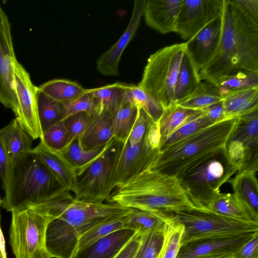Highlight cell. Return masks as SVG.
Wrapping results in <instances>:
<instances>
[{"label":"cell","instance_id":"50","mask_svg":"<svg viewBox=\"0 0 258 258\" xmlns=\"http://www.w3.org/2000/svg\"><path fill=\"white\" fill-rule=\"evenodd\" d=\"M203 113L214 123L226 119L222 101L212 104L201 110Z\"/></svg>","mask_w":258,"mask_h":258},{"label":"cell","instance_id":"9","mask_svg":"<svg viewBox=\"0 0 258 258\" xmlns=\"http://www.w3.org/2000/svg\"><path fill=\"white\" fill-rule=\"evenodd\" d=\"M10 244L15 258H51L45 234L51 217L31 208L12 212Z\"/></svg>","mask_w":258,"mask_h":258},{"label":"cell","instance_id":"54","mask_svg":"<svg viewBox=\"0 0 258 258\" xmlns=\"http://www.w3.org/2000/svg\"><path fill=\"white\" fill-rule=\"evenodd\" d=\"M217 258H234L233 256V254L232 255H226L224 256H221Z\"/></svg>","mask_w":258,"mask_h":258},{"label":"cell","instance_id":"17","mask_svg":"<svg viewBox=\"0 0 258 258\" xmlns=\"http://www.w3.org/2000/svg\"><path fill=\"white\" fill-rule=\"evenodd\" d=\"M146 0H135L132 15L128 25L118 41L97 59L96 67L102 75H119L118 63L121 54L135 35L143 14Z\"/></svg>","mask_w":258,"mask_h":258},{"label":"cell","instance_id":"36","mask_svg":"<svg viewBox=\"0 0 258 258\" xmlns=\"http://www.w3.org/2000/svg\"><path fill=\"white\" fill-rule=\"evenodd\" d=\"M127 102L142 107L156 122L158 121L164 110L160 102L138 85L127 84L124 91L122 103Z\"/></svg>","mask_w":258,"mask_h":258},{"label":"cell","instance_id":"20","mask_svg":"<svg viewBox=\"0 0 258 258\" xmlns=\"http://www.w3.org/2000/svg\"><path fill=\"white\" fill-rule=\"evenodd\" d=\"M182 0H146L143 9L147 26L162 33L174 32Z\"/></svg>","mask_w":258,"mask_h":258},{"label":"cell","instance_id":"46","mask_svg":"<svg viewBox=\"0 0 258 258\" xmlns=\"http://www.w3.org/2000/svg\"><path fill=\"white\" fill-rule=\"evenodd\" d=\"M138 107L137 117L127 140L131 146H134L142 140L152 120L142 107Z\"/></svg>","mask_w":258,"mask_h":258},{"label":"cell","instance_id":"26","mask_svg":"<svg viewBox=\"0 0 258 258\" xmlns=\"http://www.w3.org/2000/svg\"><path fill=\"white\" fill-rule=\"evenodd\" d=\"M112 114L103 110L95 116L84 133L79 137L84 149L90 150L107 144L113 137Z\"/></svg>","mask_w":258,"mask_h":258},{"label":"cell","instance_id":"24","mask_svg":"<svg viewBox=\"0 0 258 258\" xmlns=\"http://www.w3.org/2000/svg\"><path fill=\"white\" fill-rule=\"evenodd\" d=\"M222 101L226 119L250 113L258 109V86L229 92Z\"/></svg>","mask_w":258,"mask_h":258},{"label":"cell","instance_id":"41","mask_svg":"<svg viewBox=\"0 0 258 258\" xmlns=\"http://www.w3.org/2000/svg\"><path fill=\"white\" fill-rule=\"evenodd\" d=\"M167 226L162 229L143 234L141 244L134 258H158L161 252Z\"/></svg>","mask_w":258,"mask_h":258},{"label":"cell","instance_id":"45","mask_svg":"<svg viewBox=\"0 0 258 258\" xmlns=\"http://www.w3.org/2000/svg\"><path fill=\"white\" fill-rule=\"evenodd\" d=\"M93 118L84 112H80L68 116L63 120L70 142L84 133Z\"/></svg>","mask_w":258,"mask_h":258},{"label":"cell","instance_id":"43","mask_svg":"<svg viewBox=\"0 0 258 258\" xmlns=\"http://www.w3.org/2000/svg\"><path fill=\"white\" fill-rule=\"evenodd\" d=\"M40 141L50 149L58 152L62 150L70 143L63 121L43 132Z\"/></svg>","mask_w":258,"mask_h":258},{"label":"cell","instance_id":"23","mask_svg":"<svg viewBox=\"0 0 258 258\" xmlns=\"http://www.w3.org/2000/svg\"><path fill=\"white\" fill-rule=\"evenodd\" d=\"M33 150L62 185L71 191L75 183V172L60 152L49 149L41 141Z\"/></svg>","mask_w":258,"mask_h":258},{"label":"cell","instance_id":"21","mask_svg":"<svg viewBox=\"0 0 258 258\" xmlns=\"http://www.w3.org/2000/svg\"><path fill=\"white\" fill-rule=\"evenodd\" d=\"M135 233L127 229L117 230L77 250L72 258H114Z\"/></svg>","mask_w":258,"mask_h":258},{"label":"cell","instance_id":"47","mask_svg":"<svg viewBox=\"0 0 258 258\" xmlns=\"http://www.w3.org/2000/svg\"><path fill=\"white\" fill-rule=\"evenodd\" d=\"M230 162L240 170L244 159L245 149L242 143L237 140L229 139L226 147Z\"/></svg>","mask_w":258,"mask_h":258},{"label":"cell","instance_id":"38","mask_svg":"<svg viewBox=\"0 0 258 258\" xmlns=\"http://www.w3.org/2000/svg\"><path fill=\"white\" fill-rule=\"evenodd\" d=\"M216 86L223 98L229 92L258 86V73L238 71L222 78Z\"/></svg>","mask_w":258,"mask_h":258},{"label":"cell","instance_id":"13","mask_svg":"<svg viewBox=\"0 0 258 258\" xmlns=\"http://www.w3.org/2000/svg\"><path fill=\"white\" fill-rule=\"evenodd\" d=\"M16 61L11 23L0 5V103L11 109L16 116L18 110L14 76Z\"/></svg>","mask_w":258,"mask_h":258},{"label":"cell","instance_id":"10","mask_svg":"<svg viewBox=\"0 0 258 258\" xmlns=\"http://www.w3.org/2000/svg\"><path fill=\"white\" fill-rule=\"evenodd\" d=\"M133 210L115 204L85 202L74 199L61 207L56 218L73 226L81 236L97 226L123 219Z\"/></svg>","mask_w":258,"mask_h":258},{"label":"cell","instance_id":"15","mask_svg":"<svg viewBox=\"0 0 258 258\" xmlns=\"http://www.w3.org/2000/svg\"><path fill=\"white\" fill-rule=\"evenodd\" d=\"M257 233L256 231L192 241L181 245L176 258H217L232 255Z\"/></svg>","mask_w":258,"mask_h":258},{"label":"cell","instance_id":"49","mask_svg":"<svg viewBox=\"0 0 258 258\" xmlns=\"http://www.w3.org/2000/svg\"><path fill=\"white\" fill-rule=\"evenodd\" d=\"M142 235L135 232L132 238L114 258H134L141 244Z\"/></svg>","mask_w":258,"mask_h":258},{"label":"cell","instance_id":"19","mask_svg":"<svg viewBox=\"0 0 258 258\" xmlns=\"http://www.w3.org/2000/svg\"><path fill=\"white\" fill-rule=\"evenodd\" d=\"M229 139L241 142L245 149L242 166L238 171L258 170V109L238 117Z\"/></svg>","mask_w":258,"mask_h":258},{"label":"cell","instance_id":"2","mask_svg":"<svg viewBox=\"0 0 258 258\" xmlns=\"http://www.w3.org/2000/svg\"><path fill=\"white\" fill-rule=\"evenodd\" d=\"M106 202L152 212L176 213L196 208L176 177L152 169L115 187Z\"/></svg>","mask_w":258,"mask_h":258},{"label":"cell","instance_id":"29","mask_svg":"<svg viewBox=\"0 0 258 258\" xmlns=\"http://www.w3.org/2000/svg\"><path fill=\"white\" fill-rule=\"evenodd\" d=\"M202 113L201 110L184 108L176 103L165 108L158 121L160 143L184 124Z\"/></svg>","mask_w":258,"mask_h":258},{"label":"cell","instance_id":"12","mask_svg":"<svg viewBox=\"0 0 258 258\" xmlns=\"http://www.w3.org/2000/svg\"><path fill=\"white\" fill-rule=\"evenodd\" d=\"M159 155V148L152 143L147 131L138 144L131 146L126 141L123 144L116 166L113 189L143 171L152 169Z\"/></svg>","mask_w":258,"mask_h":258},{"label":"cell","instance_id":"53","mask_svg":"<svg viewBox=\"0 0 258 258\" xmlns=\"http://www.w3.org/2000/svg\"><path fill=\"white\" fill-rule=\"evenodd\" d=\"M3 200L0 197V208L2 205ZM1 219V217H0ZM0 258H7L5 248V241L1 228L0 224Z\"/></svg>","mask_w":258,"mask_h":258},{"label":"cell","instance_id":"28","mask_svg":"<svg viewBox=\"0 0 258 258\" xmlns=\"http://www.w3.org/2000/svg\"><path fill=\"white\" fill-rule=\"evenodd\" d=\"M7 149L9 161L32 150L33 139L21 127L16 118L0 130Z\"/></svg>","mask_w":258,"mask_h":258},{"label":"cell","instance_id":"48","mask_svg":"<svg viewBox=\"0 0 258 258\" xmlns=\"http://www.w3.org/2000/svg\"><path fill=\"white\" fill-rule=\"evenodd\" d=\"M234 258H258V233L233 254Z\"/></svg>","mask_w":258,"mask_h":258},{"label":"cell","instance_id":"32","mask_svg":"<svg viewBox=\"0 0 258 258\" xmlns=\"http://www.w3.org/2000/svg\"><path fill=\"white\" fill-rule=\"evenodd\" d=\"M37 99L38 115L42 133L64 120L63 103L50 98L39 90Z\"/></svg>","mask_w":258,"mask_h":258},{"label":"cell","instance_id":"8","mask_svg":"<svg viewBox=\"0 0 258 258\" xmlns=\"http://www.w3.org/2000/svg\"><path fill=\"white\" fill-rule=\"evenodd\" d=\"M171 220L183 226L181 245L199 240L231 237L258 231V222L224 217L204 209L166 213Z\"/></svg>","mask_w":258,"mask_h":258},{"label":"cell","instance_id":"14","mask_svg":"<svg viewBox=\"0 0 258 258\" xmlns=\"http://www.w3.org/2000/svg\"><path fill=\"white\" fill-rule=\"evenodd\" d=\"M224 0H182L174 32L188 40L219 17Z\"/></svg>","mask_w":258,"mask_h":258},{"label":"cell","instance_id":"4","mask_svg":"<svg viewBox=\"0 0 258 258\" xmlns=\"http://www.w3.org/2000/svg\"><path fill=\"white\" fill-rule=\"evenodd\" d=\"M237 120L224 119L172 144L159 153L152 169L178 178L225 149Z\"/></svg>","mask_w":258,"mask_h":258},{"label":"cell","instance_id":"25","mask_svg":"<svg viewBox=\"0 0 258 258\" xmlns=\"http://www.w3.org/2000/svg\"><path fill=\"white\" fill-rule=\"evenodd\" d=\"M171 221L166 213L152 212L134 209L122 219L123 229L133 230L143 235L148 232L162 229Z\"/></svg>","mask_w":258,"mask_h":258},{"label":"cell","instance_id":"44","mask_svg":"<svg viewBox=\"0 0 258 258\" xmlns=\"http://www.w3.org/2000/svg\"><path fill=\"white\" fill-rule=\"evenodd\" d=\"M122 219L99 225L87 231L80 236L76 251L114 231L123 229Z\"/></svg>","mask_w":258,"mask_h":258},{"label":"cell","instance_id":"11","mask_svg":"<svg viewBox=\"0 0 258 258\" xmlns=\"http://www.w3.org/2000/svg\"><path fill=\"white\" fill-rule=\"evenodd\" d=\"M18 110L15 118L21 127L33 140L42 134L37 110L38 87L32 83L29 74L16 61L14 68Z\"/></svg>","mask_w":258,"mask_h":258},{"label":"cell","instance_id":"6","mask_svg":"<svg viewBox=\"0 0 258 258\" xmlns=\"http://www.w3.org/2000/svg\"><path fill=\"white\" fill-rule=\"evenodd\" d=\"M124 143L113 137L97 158L75 172L71 190L75 200L91 203L107 201L113 190L114 176Z\"/></svg>","mask_w":258,"mask_h":258},{"label":"cell","instance_id":"52","mask_svg":"<svg viewBox=\"0 0 258 258\" xmlns=\"http://www.w3.org/2000/svg\"><path fill=\"white\" fill-rule=\"evenodd\" d=\"M249 15L258 21V0H235Z\"/></svg>","mask_w":258,"mask_h":258},{"label":"cell","instance_id":"7","mask_svg":"<svg viewBox=\"0 0 258 258\" xmlns=\"http://www.w3.org/2000/svg\"><path fill=\"white\" fill-rule=\"evenodd\" d=\"M238 169L229 161L226 148L178 178L182 188L197 208L203 209L220 192Z\"/></svg>","mask_w":258,"mask_h":258},{"label":"cell","instance_id":"40","mask_svg":"<svg viewBox=\"0 0 258 258\" xmlns=\"http://www.w3.org/2000/svg\"><path fill=\"white\" fill-rule=\"evenodd\" d=\"M64 118L80 112H84L91 117H94L101 113L103 109L98 99L88 89L86 93L71 101L63 103Z\"/></svg>","mask_w":258,"mask_h":258},{"label":"cell","instance_id":"3","mask_svg":"<svg viewBox=\"0 0 258 258\" xmlns=\"http://www.w3.org/2000/svg\"><path fill=\"white\" fill-rule=\"evenodd\" d=\"M3 185L2 205L11 212L38 205L66 189L33 149L9 162Z\"/></svg>","mask_w":258,"mask_h":258},{"label":"cell","instance_id":"22","mask_svg":"<svg viewBox=\"0 0 258 258\" xmlns=\"http://www.w3.org/2000/svg\"><path fill=\"white\" fill-rule=\"evenodd\" d=\"M256 172L252 170L239 171L228 180L234 194L258 221V182Z\"/></svg>","mask_w":258,"mask_h":258},{"label":"cell","instance_id":"27","mask_svg":"<svg viewBox=\"0 0 258 258\" xmlns=\"http://www.w3.org/2000/svg\"><path fill=\"white\" fill-rule=\"evenodd\" d=\"M203 209L229 218L258 222L234 194L220 192Z\"/></svg>","mask_w":258,"mask_h":258},{"label":"cell","instance_id":"35","mask_svg":"<svg viewBox=\"0 0 258 258\" xmlns=\"http://www.w3.org/2000/svg\"><path fill=\"white\" fill-rule=\"evenodd\" d=\"M138 107L132 103H122L111 115L114 137L125 143L136 120Z\"/></svg>","mask_w":258,"mask_h":258},{"label":"cell","instance_id":"31","mask_svg":"<svg viewBox=\"0 0 258 258\" xmlns=\"http://www.w3.org/2000/svg\"><path fill=\"white\" fill-rule=\"evenodd\" d=\"M106 144L90 150L82 147L80 138L74 139L61 151V155L74 170L77 172L87 166L97 158L104 150Z\"/></svg>","mask_w":258,"mask_h":258},{"label":"cell","instance_id":"34","mask_svg":"<svg viewBox=\"0 0 258 258\" xmlns=\"http://www.w3.org/2000/svg\"><path fill=\"white\" fill-rule=\"evenodd\" d=\"M202 83L199 79V74L185 52L181 62L176 80L175 103H176L191 93Z\"/></svg>","mask_w":258,"mask_h":258},{"label":"cell","instance_id":"16","mask_svg":"<svg viewBox=\"0 0 258 258\" xmlns=\"http://www.w3.org/2000/svg\"><path fill=\"white\" fill-rule=\"evenodd\" d=\"M221 27L220 15L185 42L186 53L198 74L214 56L219 43Z\"/></svg>","mask_w":258,"mask_h":258},{"label":"cell","instance_id":"30","mask_svg":"<svg viewBox=\"0 0 258 258\" xmlns=\"http://www.w3.org/2000/svg\"><path fill=\"white\" fill-rule=\"evenodd\" d=\"M38 88L48 96L63 103L78 98L88 91L76 82L62 79L49 80Z\"/></svg>","mask_w":258,"mask_h":258},{"label":"cell","instance_id":"18","mask_svg":"<svg viewBox=\"0 0 258 258\" xmlns=\"http://www.w3.org/2000/svg\"><path fill=\"white\" fill-rule=\"evenodd\" d=\"M80 235L64 220L54 218L47 224L45 245L51 257L72 258L76 251Z\"/></svg>","mask_w":258,"mask_h":258},{"label":"cell","instance_id":"51","mask_svg":"<svg viewBox=\"0 0 258 258\" xmlns=\"http://www.w3.org/2000/svg\"><path fill=\"white\" fill-rule=\"evenodd\" d=\"M9 162L5 144L0 135V178L3 183L7 177Z\"/></svg>","mask_w":258,"mask_h":258},{"label":"cell","instance_id":"37","mask_svg":"<svg viewBox=\"0 0 258 258\" xmlns=\"http://www.w3.org/2000/svg\"><path fill=\"white\" fill-rule=\"evenodd\" d=\"M127 86L126 84L116 82L90 90L99 101L103 110L112 114L122 104Z\"/></svg>","mask_w":258,"mask_h":258},{"label":"cell","instance_id":"39","mask_svg":"<svg viewBox=\"0 0 258 258\" xmlns=\"http://www.w3.org/2000/svg\"><path fill=\"white\" fill-rule=\"evenodd\" d=\"M215 123L212 122L202 112L198 116L190 120L166 139L162 141L159 147V153L172 144Z\"/></svg>","mask_w":258,"mask_h":258},{"label":"cell","instance_id":"55","mask_svg":"<svg viewBox=\"0 0 258 258\" xmlns=\"http://www.w3.org/2000/svg\"><path fill=\"white\" fill-rule=\"evenodd\" d=\"M161 253H160V255L159 256V257H158V258H161Z\"/></svg>","mask_w":258,"mask_h":258},{"label":"cell","instance_id":"33","mask_svg":"<svg viewBox=\"0 0 258 258\" xmlns=\"http://www.w3.org/2000/svg\"><path fill=\"white\" fill-rule=\"evenodd\" d=\"M222 99L219 88L212 83L205 81L176 104L184 108L201 110L212 104L222 101Z\"/></svg>","mask_w":258,"mask_h":258},{"label":"cell","instance_id":"1","mask_svg":"<svg viewBox=\"0 0 258 258\" xmlns=\"http://www.w3.org/2000/svg\"><path fill=\"white\" fill-rule=\"evenodd\" d=\"M220 39L212 59L199 73L200 80L217 85L238 71L258 73V21L235 0H224Z\"/></svg>","mask_w":258,"mask_h":258},{"label":"cell","instance_id":"5","mask_svg":"<svg viewBox=\"0 0 258 258\" xmlns=\"http://www.w3.org/2000/svg\"><path fill=\"white\" fill-rule=\"evenodd\" d=\"M185 50V42L164 47L152 54L138 85L160 102L164 109L176 104V83Z\"/></svg>","mask_w":258,"mask_h":258},{"label":"cell","instance_id":"42","mask_svg":"<svg viewBox=\"0 0 258 258\" xmlns=\"http://www.w3.org/2000/svg\"><path fill=\"white\" fill-rule=\"evenodd\" d=\"M183 232V225L171 220L165 232L161 258L177 257L181 246Z\"/></svg>","mask_w":258,"mask_h":258}]
</instances>
